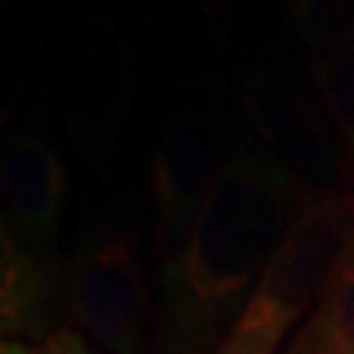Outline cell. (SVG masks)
I'll use <instances>...</instances> for the list:
<instances>
[{"mask_svg": "<svg viewBox=\"0 0 354 354\" xmlns=\"http://www.w3.org/2000/svg\"><path fill=\"white\" fill-rule=\"evenodd\" d=\"M307 186L257 139L236 142L189 236L157 263L151 354H218Z\"/></svg>", "mask_w": 354, "mask_h": 354, "instance_id": "obj_1", "label": "cell"}, {"mask_svg": "<svg viewBox=\"0 0 354 354\" xmlns=\"http://www.w3.org/2000/svg\"><path fill=\"white\" fill-rule=\"evenodd\" d=\"M354 234V192L307 186L274 257L218 354H281L334 274Z\"/></svg>", "mask_w": 354, "mask_h": 354, "instance_id": "obj_2", "label": "cell"}, {"mask_svg": "<svg viewBox=\"0 0 354 354\" xmlns=\"http://www.w3.org/2000/svg\"><path fill=\"white\" fill-rule=\"evenodd\" d=\"M65 319L104 354H151V292L124 227L101 225L62 260Z\"/></svg>", "mask_w": 354, "mask_h": 354, "instance_id": "obj_3", "label": "cell"}, {"mask_svg": "<svg viewBox=\"0 0 354 354\" xmlns=\"http://www.w3.org/2000/svg\"><path fill=\"white\" fill-rule=\"evenodd\" d=\"M48 83L62 124L80 145H106L133 95L124 36L109 18H83L62 30L48 62Z\"/></svg>", "mask_w": 354, "mask_h": 354, "instance_id": "obj_4", "label": "cell"}, {"mask_svg": "<svg viewBox=\"0 0 354 354\" xmlns=\"http://www.w3.org/2000/svg\"><path fill=\"white\" fill-rule=\"evenodd\" d=\"M242 106L260 145L304 183L334 186L330 180H348L337 130L310 77L304 80L292 62H260L242 83Z\"/></svg>", "mask_w": 354, "mask_h": 354, "instance_id": "obj_5", "label": "cell"}, {"mask_svg": "<svg viewBox=\"0 0 354 354\" xmlns=\"http://www.w3.org/2000/svg\"><path fill=\"white\" fill-rule=\"evenodd\" d=\"M227 153L221 130L207 109H180L162 127L151 157V204H153V251L157 263L171 257L189 236L207 198L221 174Z\"/></svg>", "mask_w": 354, "mask_h": 354, "instance_id": "obj_6", "label": "cell"}, {"mask_svg": "<svg viewBox=\"0 0 354 354\" xmlns=\"http://www.w3.org/2000/svg\"><path fill=\"white\" fill-rule=\"evenodd\" d=\"M0 189L3 234L48 251L68 204V169L41 133L30 127L9 133L0 160Z\"/></svg>", "mask_w": 354, "mask_h": 354, "instance_id": "obj_7", "label": "cell"}, {"mask_svg": "<svg viewBox=\"0 0 354 354\" xmlns=\"http://www.w3.org/2000/svg\"><path fill=\"white\" fill-rule=\"evenodd\" d=\"M0 316L6 339L41 342L68 328L62 325V263L9 234L0 236Z\"/></svg>", "mask_w": 354, "mask_h": 354, "instance_id": "obj_8", "label": "cell"}, {"mask_svg": "<svg viewBox=\"0 0 354 354\" xmlns=\"http://www.w3.org/2000/svg\"><path fill=\"white\" fill-rule=\"evenodd\" d=\"M145 27L153 59L174 86L201 88L216 77L221 50L216 0H151Z\"/></svg>", "mask_w": 354, "mask_h": 354, "instance_id": "obj_9", "label": "cell"}, {"mask_svg": "<svg viewBox=\"0 0 354 354\" xmlns=\"http://www.w3.org/2000/svg\"><path fill=\"white\" fill-rule=\"evenodd\" d=\"M281 354H354V234L325 292Z\"/></svg>", "mask_w": 354, "mask_h": 354, "instance_id": "obj_10", "label": "cell"}, {"mask_svg": "<svg viewBox=\"0 0 354 354\" xmlns=\"http://www.w3.org/2000/svg\"><path fill=\"white\" fill-rule=\"evenodd\" d=\"M307 77L337 130L346 157V177L354 180V44L313 53L307 62Z\"/></svg>", "mask_w": 354, "mask_h": 354, "instance_id": "obj_11", "label": "cell"}, {"mask_svg": "<svg viewBox=\"0 0 354 354\" xmlns=\"http://www.w3.org/2000/svg\"><path fill=\"white\" fill-rule=\"evenodd\" d=\"M290 21L316 53L354 44V0H292Z\"/></svg>", "mask_w": 354, "mask_h": 354, "instance_id": "obj_12", "label": "cell"}, {"mask_svg": "<svg viewBox=\"0 0 354 354\" xmlns=\"http://www.w3.org/2000/svg\"><path fill=\"white\" fill-rule=\"evenodd\" d=\"M0 354H104L97 346H92L83 334L68 325L57 330L53 337L41 339V342H27V339H3Z\"/></svg>", "mask_w": 354, "mask_h": 354, "instance_id": "obj_13", "label": "cell"}]
</instances>
